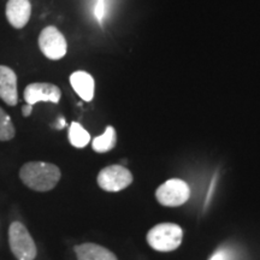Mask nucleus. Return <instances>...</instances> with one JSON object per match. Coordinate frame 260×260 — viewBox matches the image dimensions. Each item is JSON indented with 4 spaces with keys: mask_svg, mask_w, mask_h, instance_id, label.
<instances>
[{
    "mask_svg": "<svg viewBox=\"0 0 260 260\" xmlns=\"http://www.w3.org/2000/svg\"><path fill=\"white\" fill-rule=\"evenodd\" d=\"M61 177L57 165L45 161L25 162L19 170V178L30 189L48 191L57 186Z\"/></svg>",
    "mask_w": 260,
    "mask_h": 260,
    "instance_id": "obj_1",
    "label": "nucleus"
},
{
    "mask_svg": "<svg viewBox=\"0 0 260 260\" xmlns=\"http://www.w3.org/2000/svg\"><path fill=\"white\" fill-rule=\"evenodd\" d=\"M183 239L181 226L175 223H160L147 234V242L158 252H171L178 248Z\"/></svg>",
    "mask_w": 260,
    "mask_h": 260,
    "instance_id": "obj_2",
    "label": "nucleus"
},
{
    "mask_svg": "<svg viewBox=\"0 0 260 260\" xmlns=\"http://www.w3.org/2000/svg\"><path fill=\"white\" fill-rule=\"evenodd\" d=\"M9 243L17 260H34L37 258V245L27 228L21 222H12L10 225Z\"/></svg>",
    "mask_w": 260,
    "mask_h": 260,
    "instance_id": "obj_3",
    "label": "nucleus"
},
{
    "mask_svg": "<svg viewBox=\"0 0 260 260\" xmlns=\"http://www.w3.org/2000/svg\"><path fill=\"white\" fill-rule=\"evenodd\" d=\"M190 197L189 186L180 178H171L161 184L155 191V198L161 205L176 207L186 204Z\"/></svg>",
    "mask_w": 260,
    "mask_h": 260,
    "instance_id": "obj_4",
    "label": "nucleus"
},
{
    "mask_svg": "<svg viewBox=\"0 0 260 260\" xmlns=\"http://www.w3.org/2000/svg\"><path fill=\"white\" fill-rule=\"evenodd\" d=\"M39 47L44 56L51 60L61 59L68 51V44L64 35L53 25L42 29L39 35Z\"/></svg>",
    "mask_w": 260,
    "mask_h": 260,
    "instance_id": "obj_5",
    "label": "nucleus"
},
{
    "mask_svg": "<svg viewBox=\"0 0 260 260\" xmlns=\"http://www.w3.org/2000/svg\"><path fill=\"white\" fill-rule=\"evenodd\" d=\"M133 182V175L123 165L115 164L104 168L98 175V184L106 191H121L130 186Z\"/></svg>",
    "mask_w": 260,
    "mask_h": 260,
    "instance_id": "obj_6",
    "label": "nucleus"
},
{
    "mask_svg": "<svg viewBox=\"0 0 260 260\" xmlns=\"http://www.w3.org/2000/svg\"><path fill=\"white\" fill-rule=\"evenodd\" d=\"M23 95L25 103L32 106L39 102L58 104L61 98V90L53 83L34 82L25 87Z\"/></svg>",
    "mask_w": 260,
    "mask_h": 260,
    "instance_id": "obj_7",
    "label": "nucleus"
},
{
    "mask_svg": "<svg viewBox=\"0 0 260 260\" xmlns=\"http://www.w3.org/2000/svg\"><path fill=\"white\" fill-rule=\"evenodd\" d=\"M0 99L9 106L18 104L17 75L6 65H0Z\"/></svg>",
    "mask_w": 260,
    "mask_h": 260,
    "instance_id": "obj_8",
    "label": "nucleus"
},
{
    "mask_svg": "<svg viewBox=\"0 0 260 260\" xmlns=\"http://www.w3.org/2000/svg\"><path fill=\"white\" fill-rule=\"evenodd\" d=\"M5 12L9 23L16 29H22L30 19L31 4L29 0H8Z\"/></svg>",
    "mask_w": 260,
    "mask_h": 260,
    "instance_id": "obj_9",
    "label": "nucleus"
},
{
    "mask_svg": "<svg viewBox=\"0 0 260 260\" xmlns=\"http://www.w3.org/2000/svg\"><path fill=\"white\" fill-rule=\"evenodd\" d=\"M70 83L81 99L84 102H92L94 98V88H95L92 75L86 71H75L70 76Z\"/></svg>",
    "mask_w": 260,
    "mask_h": 260,
    "instance_id": "obj_10",
    "label": "nucleus"
},
{
    "mask_svg": "<svg viewBox=\"0 0 260 260\" xmlns=\"http://www.w3.org/2000/svg\"><path fill=\"white\" fill-rule=\"evenodd\" d=\"M79 260H118L111 251L95 243H82L75 247Z\"/></svg>",
    "mask_w": 260,
    "mask_h": 260,
    "instance_id": "obj_11",
    "label": "nucleus"
},
{
    "mask_svg": "<svg viewBox=\"0 0 260 260\" xmlns=\"http://www.w3.org/2000/svg\"><path fill=\"white\" fill-rule=\"evenodd\" d=\"M117 144V134L113 126L109 125L105 129L103 135L96 136L93 140L92 147L96 153H106V152L111 151Z\"/></svg>",
    "mask_w": 260,
    "mask_h": 260,
    "instance_id": "obj_12",
    "label": "nucleus"
},
{
    "mask_svg": "<svg viewBox=\"0 0 260 260\" xmlns=\"http://www.w3.org/2000/svg\"><path fill=\"white\" fill-rule=\"evenodd\" d=\"M69 141L76 148H83L89 144L90 135L80 123L73 122L69 128Z\"/></svg>",
    "mask_w": 260,
    "mask_h": 260,
    "instance_id": "obj_13",
    "label": "nucleus"
},
{
    "mask_svg": "<svg viewBox=\"0 0 260 260\" xmlns=\"http://www.w3.org/2000/svg\"><path fill=\"white\" fill-rule=\"evenodd\" d=\"M16 129L11 117L0 107V141H10L15 138Z\"/></svg>",
    "mask_w": 260,
    "mask_h": 260,
    "instance_id": "obj_14",
    "label": "nucleus"
},
{
    "mask_svg": "<svg viewBox=\"0 0 260 260\" xmlns=\"http://www.w3.org/2000/svg\"><path fill=\"white\" fill-rule=\"evenodd\" d=\"M234 259V254L233 252H230L229 249L226 248H222L218 249L214 254L211 256L210 260H233Z\"/></svg>",
    "mask_w": 260,
    "mask_h": 260,
    "instance_id": "obj_15",
    "label": "nucleus"
},
{
    "mask_svg": "<svg viewBox=\"0 0 260 260\" xmlns=\"http://www.w3.org/2000/svg\"><path fill=\"white\" fill-rule=\"evenodd\" d=\"M95 15L99 19L103 18L104 16V0H99L96 8H95Z\"/></svg>",
    "mask_w": 260,
    "mask_h": 260,
    "instance_id": "obj_16",
    "label": "nucleus"
},
{
    "mask_svg": "<svg viewBox=\"0 0 260 260\" xmlns=\"http://www.w3.org/2000/svg\"><path fill=\"white\" fill-rule=\"evenodd\" d=\"M31 111H32V105H29V104H27V105H24L23 107H22V113H23L24 117L30 116Z\"/></svg>",
    "mask_w": 260,
    "mask_h": 260,
    "instance_id": "obj_17",
    "label": "nucleus"
},
{
    "mask_svg": "<svg viewBox=\"0 0 260 260\" xmlns=\"http://www.w3.org/2000/svg\"><path fill=\"white\" fill-rule=\"evenodd\" d=\"M65 126V121H64V118H59L57 121V125H56V128H58V129H63Z\"/></svg>",
    "mask_w": 260,
    "mask_h": 260,
    "instance_id": "obj_18",
    "label": "nucleus"
}]
</instances>
